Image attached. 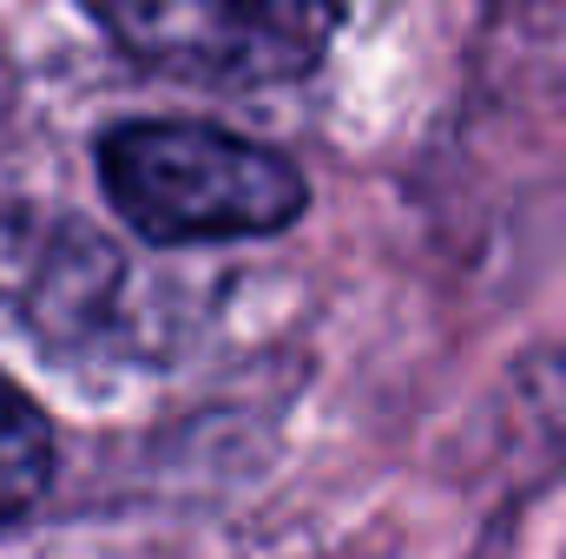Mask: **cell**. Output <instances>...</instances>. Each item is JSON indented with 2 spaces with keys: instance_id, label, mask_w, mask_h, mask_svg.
<instances>
[{
  "instance_id": "obj_1",
  "label": "cell",
  "mask_w": 566,
  "mask_h": 559,
  "mask_svg": "<svg viewBox=\"0 0 566 559\" xmlns=\"http://www.w3.org/2000/svg\"><path fill=\"white\" fill-rule=\"evenodd\" d=\"M99 184L145 244L277 238L310 204V184L283 151L205 119L113 126L99 139Z\"/></svg>"
},
{
  "instance_id": "obj_2",
  "label": "cell",
  "mask_w": 566,
  "mask_h": 559,
  "mask_svg": "<svg viewBox=\"0 0 566 559\" xmlns=\"http://www.w3.org/2000/svg\"><path fill=\"white\" fill-rule=\"evenodd\" d=\"M119 53L185 86L264 93L323 66L343 0H73Z\"/></svg>"
},
{
  "instance_id": "obj_3",
  "label": "cell",
  "mask_w": 566,
  "mask_h": 559,
  "mask_svg": "<svg viewBox=\"0 0 566 559\" xmlns=\"http://www.w3.org/2000/svg\"><path fill=\"white\" fill-rule=\"evenodd\" d=\"M46 481H53V428L0 376V527L33 514Z\"/></svg>"
}]
</instances>
